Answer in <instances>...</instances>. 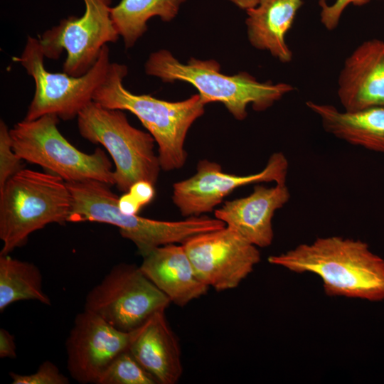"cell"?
<instances>
[{
	"label": "cell",
	"instance_id": "cell-6",
	"mask_svg": "<svg viewBox=\"0 0 384 384\" xmlns=\"http://www.w3.org/2000/svg\"><path fill=\"white\" fill-rule=\"evenodd\" d=\"M82 137L102 145L115 169L114 185L124 193L139 181L155 186L161 169L149 132L130 124L123 110L110 109L92 101L77 117Z\"/></svg>",
	"mask_w": 384,
	"mask_h": 384
},
{
	"label": "cell",
	"instance_id": "cell-21",
	"mask_svg": "<svg viewBox=\"0 0 384 384\" xmlns=\"http://www.w3.org/2000/svg\"><path fill=\"white\" fill-rule=\"evenodd\" d=\"M23 300L50 305L51 301L43 289L42 274L32 262L0 255V311Z\"/></svg>",
	"mask_w": 384,
	"mask_h": 384
},
{
	"label": "cell",
	"instance_id": "cell-26",
	"mask_svg": "<svg viewBox=\"0 0 384 384\" xmlns=\"http://www.w3.org/2000/svg\"><path fill=\"white\" fill-rule=\"evenodd\" d=\"M154 185L146 181H139L134 183L129 191L139 203L144 206L149 203L155 193Z\"/></svg>",
	"mask_w": 384,
	"mask_h": 384
},
{
	"label": "cell",
	"instance_id": "cell-3",
	"mask_svg": "<svg viewBox=\"0 0 384 384\" xmlns=\"http://www.w3.org/2000/svg\"><path fill=\"white\" fill-rule=\"evenodd\" d=\"M144 70L147 75L159 78L164 82L184 81L191 84L198 90L205 105L221 102L238 120L247 117L249 105L255 111H265L295 90L287 82H260L247 72L224 75L220 65L213 59L191 58L183 64L165 49L149 55Z\"/></svg>",
	"mask_w": 384,
	"mask_h": 384
},
{
	"label": "cell",
	"instance_id": "cell-14",
	"mask_svg": "<svg viewBox=\"0 0 384 384\" xmlns=\"http://www.w3.org/2000/svg\"><path fill=\"white\" fill-rule=\"evenodd\" d=\"M337 96L346 111L384 106V39L364 41L346 57Z\"/></svg>",
	"mask_w": 384,
	"mask_h": 384
},
{
	"label": "cell",
	"instance_id": "cell-22",
	"mask_svg": "<svg viewBox=\"0 0 384 384\" xmlns=\"http://www.w3.org/2000/svg\"><path fill=\"white\" fill-rule=\"evenodd\" d=\"M156 379L128 349L117 355L100 375L97 384H156Z\"/></svg>",
	"mask_w": 384,
	"mask_h": 384
},
{
	"label": "cell",
	"instance_id": "cell-20",
	"mask_svg": "<svg viewBox=\"0 0 384 384\" xmlns=\"http://www.w3.org/2000/svg\"><path fill=\"white\" fill-rule=\"evenodd\" d=\"M186 1L120 0L111 7V18L125 48L129 49L147 31V22L151 18L159 16L163 21H171Z\"/></svg>",
	"mask_w": 384,
	"mask_h": 384
},
{
	"label": "cell",
	"instance_id": "cell-13",
	"mask_svg": "<svg viewBox=\"0 0 384 384\" xmlns=\"http://www.w3.org/2000/svg\"><path fill=\"white\" fill-rule=\"evenodd\" d=\"M132 331H123L97 314L84 309L78 313L65 342L67 368L82 384L96 383L106 367L128 349Z\"/></svg>",
	"mask_w": 384,
	"mask_h": 384
},
{
	"label": "cell",
	"instance_id": "cell-11",
	"mask_svg": "<svg viewBox=\"0 0 384 384\" xmlns=\"http://www.w3.org/2000/svg\"><path fill=\"white\" fill-rule=\"evenodd\" d=\"M182 245L199 279L217 291L237 287L260 261L257 247L226 225Z\"/></svg>",
	"mask_w": 384,
	"mask_h": 384
},
{
	"label": "cell",
	"instance_id": "cell-25",
	"mask_svg": "<svg viewBox=\"0 0 384 384\" xmlns=\"http://www.w3.org/2000/svg\"><path fill=\"white\" fill-rule=\"evenodd\" d=\"M372 1L384 0H335L329 4L326 0H319L320 21L328 31H331L337 28L344 10L349 6H362Z\"/></svg>",
	"mask_w": 384,
	"mask_h": 384
},
{
	"label": "cell",
	"instance_id": "cell-2",
	"mask_svg": "<svg viewBox=\"0 0 384 384\" xmlns=\"http://www.w3.org/2000/svg\"><path fill=\"white\" fill-rule=\"evenodd\" d=\"M126 65L110 63L107 75L96 89L93 101L110 108L134 114L158 145L161 169H181L187 159L184 143L193 123L204 114L205 104L198 94L183 101L169 102L151 95H136L123 84Z\"/></svg>",
	"mask_w": 384,
	"mask_h": 384
},
{
	"label": "cell",
	"instance_id": "cell-8",
	"mask_svg": "<svg viewBox=\"0 0 384 384\" xmlns=\"http://www.w3.org/2000/svg\"><path fill=\"white\" fill-rule=\"evenodd\" d=\"M44 58L39 39L32 36L27 38L21 55L14 58L35 83L24 119L33 120L46 114H55L63 120L77 117L93 101L96 89L107 75L110 64L109 47L103 46L95 63L80 76L51 73L46 69Z\"/></svg>",
	"mask_w": 384,
	"mask_h": 384
},
{
	"label": "cell",
	"instance_id": "cell-5",
	"mask_svg": "<svg viewBox=\"0 0 384 384\" xmlns=\"http://www.w3.org/2000/svg\"><path fill=\"white\" fill-rule=\"evenodd\" d=\"M72 197L65 181L51 173L23 169L0 188V255H9L33 232L68 222Z\"/></svg>",
	"mask_w": 384,
	"mask_h": 384
},
{
	"label": "cell",
	"instance_id": "cell-16",
	"mask_svg": "<svg viewBox=\"0 0 384 384\" xmlns=\"http://www.w3.org/2000/svg\"><path fill=\"white\" fill-rule=\"evenodd\" d=\"M128 351L157 383L175 384L181 377V348L164 310L132 331Z\"/></svg>",
	"mask_w": 384,
	"mask_h": 384
},
{
	"label": "cell",
	"instance_id": "cell-27",
	"mask_svg": "<svg viewBox=\"0 0 384 384\" xmlns=\"http://www.w3.org/2000/svg\"><path fill=\"white\" fill-rule=\"evenodd\" d=\"M0 358H16V346L14 336L5 329H0Z\"/></svg>",
	"mask_w": 384,
	"mask_h": 384
},
{
	"label": "cell",
	"instance_id": "cell-9",
	"mask_svg": "<svg viewBox=\"0 0 384 384\" xmlns=\"http://www.w3.org/2000/svg\"><path fill=\"white\" fill-rule=\"evenodd\" d=\"M169 298L135 265L113 267L85 299V309L116 329L132 331L159 311H165Z\"/></svg>",
	"mask_w": 384,
	"mask_h": 384
},
{
	"label": "cell",
	"instance_id": "cell-24",
	"mask_svg": "<svg viewBox=\"0 0 384 384\" xmlns=\"http://www.w3.org/2000/svg\"><path fill=\"white\" fill-rule=\"evenodd\" d=\"M9 375L13 384H68L70 383L68 378L50 361L43 362L33 373L22 375L11 372Z\"/></svg>",
	"mask_w": 384,
	"mask_h": 384
},
{
	"label": "cell",
	"instance_id": "cell-23",
	"mask_svg": "<svg viewBox=\"0 0 384 384\" xmlns=\"http://www.w3.org/2000/svg\"><path fill=\"white\" fill-rule=\"evenodd\" d=\"M22 159L12 147L10 129L5 122L0 121V188L14 175L23 169Z\"/></svg>",
	"mask_w": 384,
	"mask_h": 384
},
{
	"label": "cell",
	"instance_id": "cell-18",
	"mask_svg": "<svg viewBox=\"0 0 384 384\" xmlns=\"http://www.w3.org/2000/svg\"><path fill=\"white\" fill-rule=\"evenodd\" d=\"M303 0H260L246 10L247 38L252 47L267 50L283 63L292 60L293 53L286 41Z\"/></svg>",
	"mask_w": 384,
	"mask_h": 384
},
{
	"label": "cell",
	"instance_id": "cell-19",
	"mask_svg": "<svg viewBox=\"0 0 384 384\" xmlns=\"http://www.w3.org/2000/svg\"><path fill=\"white\" fill-rule=\"evenodd\" d=\"M306 105L327 133L350 144L384 154V106L346 111L312 100L306 101Z\"/></svg>",
	"mask_w": 384,
	"mask_h": 384
},
{
	"label": "cell",
	"instance_id": "cell-17",
	"mask_svg": "<svg viewBox=\"0 0 384 384\" xmlns=\"http://www.w3.org/2000/svg\"><path fill=\"white\" fill-rule=\"evenodd\" d=\"M142 257L141 271L177 306L207 293L209 287L197 277L182 244L155 247Z\"/></svg>",
	"mask_w": 384,
	"mask_h": 384
},
{
	"label": "cell",
	"instance_id": "cell-29",
	"mask_svg": "<svg viewBox=\"0 0 384 384\" xmlns=\"http://www.w3.org/2000/svg\"><path fill=\"white\" fill-rule=\"evenodd\" d=\"M240 9L247 10L256 6L260 0H229Z\"/></svg>",
	"mask_w": 384,
	"mask_h": 384
},
{
	"label": "cell",
	"instance_id": "cell-1",
	"mask_svg": "<svg viewBox=\"0 0 384 384\" xmlns=\"http://www.w3.org/2000/svg\"><path fill=\"white\" fill-rule=\"evenodd\" d=\"M268 262L294 273L317 275L329 297L384 300V259L361 240L317 238L271 255Z\"/></svg>",
	"mask_w": 384,
	"mask_h": 384
},
{
	"label": "cell",
	"instance_id": "cell-4",
	"mask_svg": "<svg viewBox=\"0 0 384 384\" xmlns=\"http://www.w3.org/2000/svg\"><path fill=\"white\" fill-rule=\"evenodd\" d=\"M72 197L68 222H98L117 227L121 235L134 243L142 256L152 249L225 226L220 220L193 216L183 220L164 221L122 213L119 197L110 185L96 180L65 182Z\"/></svg>",
	"mask_w": 384,
	"mask_h": 384
},
{
	"label": "cell",
	"instance_id": "cell-7",
	"mask_svg": "<svg viewBox=\"0 0 384 384\" xmlns=\"http://www.w3.org/2000/svg\"><path fill=\"white\" fill-rule=\"evenodd\" d=\"M58 116L46 114L16 123L10 129L15 153L65 182L96 180L114 185V171L106 153L100 148L92 154L78 150L58 130Z\"/></svg>",
	"mask_w": 384,
	"mask_h": 384
},
{
	"label": "cell",
	"instance_id": "cell-15",
	"mask_svg": "<svg viewBox=\"0 0 384 384\" xmlns=\"http://www.w3.org/2000/svg\"><path fill=\"white\" fill-rule=\"evenodd\" d=\"M290 199L286 183L272 187L256 185L247 196L226 201L215 210V216L257 246H270L274 238V213Z\"/></svg>",
	"mask_w": 384,
	"mask_h": 384
},
{
	"label": "cell",
	"instance_id": "cell-12",
	"mask_svg": "<svg viewBox=\"0 0 384 384\" xmlns=\"http://www.w3.org/2000/svg\"><path fill=\"white\" fill-rule=\"evenodd\" d=\"M288 168L282 152L273 153L262 171L246 176L223 173L219 164L201 160L193 176L174 184L172 200L182 215L198 216L211 212L237 188L262 182L286 183Z\"/></svg>",
	"mask_w": 384,
	"mask_h": 384
},
{
	"label": "cell",
	"instance_id": "cell-10",
	"mask_svg": "<svg viewBox=\"0 0 384 384\" xmlns=\"http://www.w3.org/2000/svg\"><path fill=\"white\" fill-rule=\"evenodd\" d=\"M85 13L69 16L38 38L45 58H66L63 71L70 75L86 73L97 61L104 46L115 43L119 35L111 18L112 0H83Z\"/></svg>",
	"mask_w": 384,
	"mask_h": 384
},
{
	"label": "cell",
	"instance_id": "cell-28",
	"mask_svg": "<svg viewBox=\"0 0 384 384\" xmlns=\"http://www.w3.org/2000/svg\"><path fill=\"white\" fill-rule=\"evenodd\" d=\"M117 203L120 210L129 215H137L142 207L129 192L119 197Z\"/></svg>",
	"mask_w": 384,
	"mask_h": 384
}]
</instances>
